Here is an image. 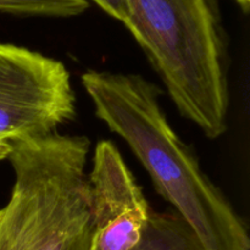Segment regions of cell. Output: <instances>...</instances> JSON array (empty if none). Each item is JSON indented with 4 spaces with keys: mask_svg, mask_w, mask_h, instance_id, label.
Masks as SVG:
<instances>
[{
    "mask_svg": "<svg viewBox=\"0 0 250 250\" xmlns=\"http://www.w3.org/2000/svg\"><path fill=\"white\" fill-rule=\"evenodd\" d=\"M81 82L98 119L126 142L203 250H250L244 221L167 121L155 84L139 75L97 70Z\"/></svg>",
    "mask_w": 250,
    "mask_h": 250,
    "instance_id": "1",
    "label": "cell"
},
{
    "mask_svg": "<svg viewBox=\"0 0 250 250\" xmlns=\"http://www.w3.org/2000/svg\"><path fill=\"white\" fill-rule=\"evenodd\" d=\"M125 23L178 112L208 138L227 131L229 56L217 0H126Z\"/></svg>",
    "mask_w": 250,
    "mask_h": 250,
    "instance_id": "2",
    "label": "cell"
},
{
    "mask_svg": "<svg viewBox=\"0 0 250 250\" xmlns=\"http://www.w3.org/2000/svg\"><path fill=\"white\" fill-rule=\"evenodd\" d=\"M85 136L58 132L11 146L15 175L0 208V250H89L90 220Z\"/></svg>",
    "mask_w": 250,
    "mask_h": 250,
    "instance_id": "3",
    "label": "cell"
},
{
    "mask_svg": "<svg viewBox=\"0 0 250 250\" xmlns=\"http://www.w3.org/2000/svg\"><path fill=\"white\" fill-rule=\"evenodd\" d=\"M75 114L70 72L60 60L0 43V142L14 146L50 136Z\"/></svg>",
    "mask_w": 250,
    "mask_h": 250,
    "instance_id": "4",
    "label": "cell"
},
{
    "mask_svg": "<svg viewBox=\"0 0 250 250\" xmlns=\"http://www.w3.org/2000/svg\"><path fill=\"white\" fill-rule=\"evenodd\" d=\"M87 180L93 229L89 250H133L153 211L112 142L97 144Z\"/></svg>",
    "mask_w": 250,
    "mask_h": 250,
    "instance_id": "5",
    "label": "cell"
},
{
    "mask_svg": "<svg viewBox=\"0 0 250 250\" xmlns=\"http://www.w3.org/2000/svg\"><path fill=\"white\" fill-rule=\"evenodd\" d=\"M133 250H203L194 233L176 212L153 211L146 231Z\"/></svg>",
    "mask_w": 250,
    "mask_h": 250,
    "instance_id": "6",
    "label": "cell"
},
{
    "mask_svg": "<svg viewBox=\"0 0 250 250\" xmlns=\"http://www.w3.org/2000/svg\"><path fill=\"white\" fill-rule=\"evenodd\" d=\"M88 7V0H0V11L32 16L73 17Z\"/></svg>",
    "mask_w": 250,
    "mask_h": 250,
    "instance_id": "7",
    "label": "cell"
},
{
    "mask_svg": "<svg viewBox=\"0 0 250 250\" xmlns=\"http://www.w3.org/2000/svg\"><path fill=\"white\" fill-rule=\"evenodd\" d=\"M92 1H94L107 15H110L114 19L119 20L124 24L126 23L127 17H128L126 0H92Z\"/></svg>",
    "mask_w": 250,
    "mask_h": 250,
    "instance_id": "8",
    "label": "cell"
},
{
    "mask_svg": "<svg viewBox=\"0 0 250 250\" xmlns=\"http://www.w3.org/2000/svg\"><path fill=\"white\" fill-rule=\"evenodd\" d=\"M10 151H11V146L0 142V161L4 160V159L9 158Z\"/></svg>",
    "mask_w": 250,
    "mask_h": 250,
    "instance_id": "9",
    "label": "cell"
},
{
    "mask_svg": "<svg viewBox=\"0 0 250 250\" xmlns=\"http://www.w3.org/2000/svg\"><path fill=\"white\" fill-rule=\"evenodd\" d=\"M237 2H238L239 5H241L242 7H243L244 10H248L249 9V2H250V0H236Z\"/></svg>",
    "mask_w": 250,
    "mask_h": 250,
    "instance_id": "10",
    "label": "cell"
}]
</instances>
